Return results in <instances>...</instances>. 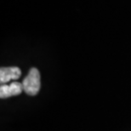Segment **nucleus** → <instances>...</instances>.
I'll return each instance as SVG.
<instances>
[{
	"instance_id": "f257e3e1",
	"label": "nucleus",
	"mask_w": 131,
	"mask_h": 131,
	"mask_svg": "<svg viewBox=\"0 0 131 131\" xmlns=\"http://www.w3.org/2000/svg\"><path fill=\"white\" fill-rule=\"evenodd\" d=\"M23 90L28 95L34 96L39 92L41 86L40 73L39 71L35 67L31 68L27 77L22 82Z\"/></svg>"
},
{
	"instance_id": "f03ea898",
	"label": "nucleus",
	"mask_w": 131,
	"mask_h": 131,
	"mask_svg": "<svg viewBox=\"0 0 131 131\" xmlns=\"http://www.w3.org/2000/svg\"><path fill=\"white\" fill-rule=\"evenodd\" d=\"M21 75V71L17 67H1L0 69V83L5 84L10 80L18 79Z\"/></svg>"
},
{
	"instance_id": "7ed1b4c3",
	"label": "nucleus",
	"mask_w": 131,
	"mask_h": 131,
	"mask_svg": "<svg viewBox=\"0 0 131 131\" xmlns=\"http://www.w3.org/2000/svg\"><path fill=\"white\" fill-rule=\"evenodd\" d=\"M23 90V85L22 83H18V82H13L9 84V92H10V97L11 96L18 95H20Z\"/></svg>"
},
{
	"instance_id": "20e7f679",
	"label": "nucleus",
	"mask_w": 131,
	"mask_h": 131,
	"mask_svg": "<svg viewBox=\"0 0 131 131\" xmlns=\"http://www.w3.org/2000/svg\"><path fill=\"white\" fill-rule=\"evenodd\" d=\"M10 97L9 92V85L8 84H2L0 87V98L5 99Z\"/></svg>"
}]
</instances>
